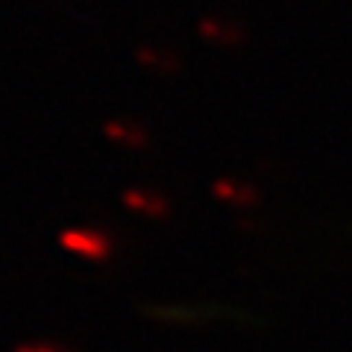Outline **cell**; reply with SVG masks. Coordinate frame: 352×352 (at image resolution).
Masks as SVG:
<instances>
[{
	"instance_id": "1",
	"label": "cell",
	"mask_w": 352,
	"mask_h": 352,
	"mask_svg": "<svg viewBox=\"0 0 352 352\" xmlns=\"http://www.w3.org/2000/svg\"><path fill=\"white\" fill-rule=\"evenodd\" d=\"M62 241L71 252H76L82 258H91V261H106L115 250L112 238L100 232V229H71V232L62 235Z\"/></svg>"
},
{
	"instance_id": "2",
	"label": "cell",
	"mask_w": 352,
	"mask_h": 352,
	"mask_svg": "<svg viewBox=\"0 0 352 352\" xmlns=\"http://www.w3.org/2000/svg\"><path fill=\"white\" fill-rule=\"evenodd\" d=\"M124 203L132 208V212H138V214H144V217H156V220L168 217V212H170V203L164 200L162 194L147 191V188H132V191H126L124 194Z\"/></svg>"
},
{
	"instance_id": "3",
	"label": "cell",
	"mask_w": 352,
	"mask_h": 352,
	"mask_svg": "<svg viewBox=\"0 0 352 352\" xmlns=\"http://www.w3.org/2000/svg\"><path fill=\"white\" fill-rule=\"evenodd\" d=\"M109 138L115 141V144H124V147H132V150H141L147 144V132L135 126V124H126V120H115V124H109Z\"/></svg>"
},
{
	"instance_id": "4",
	"label": "cell",
	"mask_w": 352,
	"mask_h": 352,
	"mask_svg": "<svg viewBox=\"0 0 352 352\" xmlns=\"http://www.w3.org/2000/svg\"><path fill=\"white\" fill-rule=\"evenodd\" d=\"M214 194L220 197V200L235 203L238 208H247V206H252V203L258 200L256 191H252L250 185H244V182H217L214 185Z\"/></svg>"
},
{
	"instance_id": "5",
	"label": "cell",
	"mask_w": 352,
	"mask_h": 352,
	"mask_svg": "<svg viewBox=\"0 0 352 352\" xmlns=\"http://www.w3.org/2000/svg\"><path fill=\"white\" fill-rule=\"evenodd\" d=\"M18 352H71L65 344H56V340H27L21 344Z\"/></svg>"
}]
</instances>
